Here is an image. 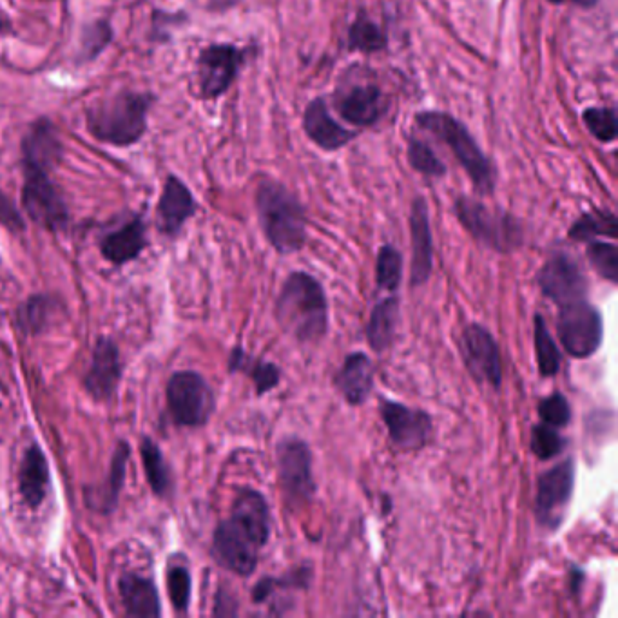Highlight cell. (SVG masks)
<instances>
[{
  "label": "cell",
  "mask_w": 618,
  "mask_h": 618,
  "mask_svg": "<svg viewBox=\"0 0 618 618\" xmlns=\"http://www.w3.org/2000/svg\"><path fill=\"white\" fill-rule=\"evenodd\" d=\"M281 329L300 343H318L329 330V301L325 289L307 272H292L276 301Z\"/></svg>",
  "instance_id": "6da1fadb"
},
{
  "label": "cell",
  "mask_w": 618,
  "mask_h": 618,
  "mask_svg": "<svg viewBox=\"0 0 618 618\" xmlns=\"http://www.w3.org/2000/svg\"><path fill=\"white\" fill-rule=\"evenodd\" d=\"M153 98L124 91L87 109V129L104 144L127 147L147 131V113Z\"/></svg>",
  "instance_id": "7a4b0ae2"
},
{
  "label": "cell",
  "mask_w": 618,
  "mask_h": 618,
  "mask_svg": "<svg viewBox=\"0 0 618 618\" xmlns=\"http://www.w3.org/2000/svg\"><path fill=\"white\" fill-rule=\"evenodd\" d=\"M256 207L272 247L281 254L300 251L307 238V222L300 202L285 187L265 182L256 193Z\"/></svg>",
  "instance_id": "3957f363"
},
{
  "label": "cell",
  "mask_w": 618,
  "mask_h": 618,
  "mask_svg": "<svg viewBox=\"0 0 618 618\" xmlns=\"http://www.w3.org/2000/svg\"><path fill=\"white\" fill-rule=\"evenodd\" d=\"M417 124L450 145L452 153L459 164L463 165L477 191L492 193L493 171L490 162L464 126L446 113H423L417 116Z\"/></svg>",
  "instance_id": "277c9868"
},
{
  "label": "cell",
  "mask_w": 618,
  "mask_h": 618,
  "mask_svg": "<svg viewBox=\"0 0 618 618\" xmlns=\"http://www.w3.org/2000/svg\"><path fill=\"white\" fill-rule=\"evenodd\" d=\"M455 211L464 229L477 242L484 243L493 251L512 252L521 247L524 234L521 225L512 216L493 213L483 203L475 202L472 198H459Z\"/></svg>",
  "instance_id": "5b68a950"
},
{
  "label": "cell",
  "mask_w": 618,
  "mask_h": 618,
  "mask_svg": "<svg viewBox=\"0 0 618 618\" xmlns=\"http://www.w3.org/2000/svg\"><path fill=\"white\" fill-rule=\"evenodd\" d=\"M167 406L176 425L198 428L213 416V390L196 372H176L167 385Z\"/></svg>",
  "instance_id": "8992f818"
},
{
  "label": "cell",
  "mask_w": 618,
  "mask_h": 618,
  "mask_svg": "<svg viewBox=\"0 0 618 618\" xmlns=\"http://www.w3.org/2000/svg\"><path fill=\"white\" fill-rule=\"evenodd\" d=\"M557 332L562 347L571 358H591L604 338V325L599 310L586 300L562 305L557 318Z\"/></svg>",
  "instance_id": "52a82bcc"
},
{
  "label": "cell",
  "mask_w": 618,
  "mask_h": 618,
  "mask_svg": "<svg viewBox=\"0 0 618 618\" xmlns=\"http://www.w3.org/2000/svg\"><path fill=\"white\" fill-rule=\"evenodd\" d=\"M22 207L33 222L48 231H60L68 225V207L48 171L24 167Z\"/></svg>",
  "instance_id": "ba28073f"
},
{
  "label": "cell",
  "mask_w": 618,
  "mask_h": 618,
  "mask_svg": "<svg viewBox=\"0 0 618 618\" xmlns=\"http://www.w3.org/2000/svg\"><path fill=\"white\" fill-rule=\"evenodd\" d=\"M278 472L287 503L301 506L314 499L316 481L312 475V454L300 437H285L278 445Z\"/></svg>",
  "instance_id": "9c48e42d"
},
{
  "label": "cell",
  "mask_w": 618,
  "mask_h": 618,
  "mask_svg": "<svg viewBox=\"0 0 618 618\" xmlns=\"http://www.w3.org/2000/svg\"><path fill=\"white\" fill-rule=\"evenodd\" d=\"M575 486V463L566 459L539 477L535 497V517L544 528L557 530L564 521Z\"/></svg>",
  "instance_id": "30bf717a"
},
{
  "label": "cell",
  "mask_w": 618,
  "mask_h": 618,
  "mask_svg": "<svg viewBox=\"0 0 618 618\" xmlns=\"http://www.w3.org/2000/svg\"><path fill=\"white\" fill-rule=\"evenodd\" d=\"M459 350L463 356L464 365L468 372L479 383H486L490 387H501L503 381V365H501V350L497 341L493 339L490 330L483 325L466 327L459 341Z\"/></svg>",
  "instance_id": "8fae6325"
},
{
  "label": "cell",
  "mask_w": 618,
  "mask_h": 618,
  "mask_svg": "<svg viewBox=\"0 0 618 618\" xmlns=\"http://www.w3.org/2000/svg\"><path fill=\"white\" fill-rule=\"evenodd\" d=\"M260 546L240 524L227 519L220 522L213 539V553L218 564L240 577H249L258 566Z\"/></svg>",
  "instance_id": "7c38bea8"
},
{
  "label": "cell",
  "mask_w": 618,
  "mask_h": 618,
  "mask_svg": "<svg viewBox=\"0 0 618 618\" xmlns=\"http://www.w3.org/2000/svg\"><path fill=\"white\" fill-rule=\"evenodd\" d=\"M537 280L542 294L559 307L573 301L586 300L588 278L579 263L566 254H557L546 261Z\"/></svg>",
  "instance_id": "4fadbf2b"
},
{
  "label": "cell",
  "mask_w": 618,
  "mask_h": 618,
  "mask_svg": "<svg viewBox=\"0 0 618 618\" xmlns=\"http://www.w3.org/2000/svg\"><path fill=\"white\" fill-rule=\"evenodd\" d=\"M379 414L387 426L390 441L401 450L423 448L432 434V417L423 410L390 399L379 403Z\"/></svg>",
  "instance_id": "5bb4252c"
},
{
  "label": "cell",
  "mask_w": 618,
  "mask_h": 618,
  "mask_svg": "<svg viewBox=\"0 0 618 618\" xmlns=\"http://www.w3.org/2000/svg\"><path fill=\"white\" fill-rule=\"evenodd\" d=\"M242 62V51L231 44H213L203 49L198 58V84L202 97L223 95L234 82Z\"/></svg>",
  "instance_id": "9a60e30c"
},
{
  "label": "cell",
  "mask_w": 618,
  "mask_h": 618,
  "mask_svg": "<svg viewBox=\"0 0 618 618\" xmlns=\"http://www.w3.org/2000/svg\"><path fill=\"white\" fill-rule=\"evenodd\" d=\"M122 379L120 350L113 339L100 338L93 350L91 367L87 370L86 388L97 401H107L115 396Z\"/></svg>",
  "instance_id": "2e32d148"
},
{
  "label": "cell",
  "mask_w": 618,
  "mask_h": 618,
  "mask_svg": "<svg viewBox=\"0 0 618 618\" xmlns=\"http://www.w3.org/2000/svg\"><path fill=\"white\" fill-rule=\"evenodd\" d=\"M410 234H412V269H410V285L423 287L432 276L434 265V245L432 231L428 220V209L423 198H417L412 203L410 214Z\"/></svg>",
  "instance_id": "e0dca14e"
},
{
  "label": "cell",
  "mask_w": 618,
  "mask_h": 618,
  "mask_svg": "<svg viewBox=\"0 0 618 618\" xmlns=\"http://www.w3.org/2000/svg\"><path fill=\"white\" fill-rule=\"evenodd\" d=\"M62 160V142L57 127L48 118H40L29 127L22 142V165L51 171Z\"/></svg>",
  "instance_id": "ac0fdd59"
},
{
  "label": "cell",
  "mask_w": 618,
  "mask_h": 618,
  "mask_svg": "<svg viewBox=\"0 0 618 618\" xmlns=\"http://www.w3.org/2000/svg\"><path fill=\"white\" fill-rule=\"evenodd\" d=\"M196 213V202L189 187L176 176L165 180L164 191L158 203V225L167 236L178 234L184 223Z\"/></svg>",
  "instance_id": "d6986e66"
},
{
  "label": "cell",
  "mask_w": 618,
  "mask_h": 618,
  "mask_svg": "<svg viewBox=\"0 0 618 618\" xmlns=\"http://www.w3.org/2000/svg\"><path fill=\"white\" fill-rule=\"evenodd\" d=\"M232 521L240 524L254 542L263 548L271 537V512L265 497L256 490L243 488L232 504Z\"/></svg>",
  "instance_id": "ffe728a7"
},
{
  "label": "cell",
  "mask_w": 618,
  "mask_h": 618,
  "mask_svg": "<svg viewBox=\"0 0 618 618\" xmlns=\"http://www.w3.org/2000/svg\"><path fill=\"white\" fill-rule=\"evenodd\" d=\"M334 385L348 405H363L374 388V365L367 354H348L334 377Z\"/></svg>",
  "instance_id": "44dd1931"
},
{
  "label": "cell",
  "mask_w": 618,
  "mask_h": 618,
  "mask_svg": "<svg viewBox=\"0 0 618 618\" xmlns=\"http://www.w3.org/2000/svg\"><path fill=\"white\" fill-rule=\"evenodd\" d=\"M339 115L356 126H370L385 113V100L374 86H356L338 98Z\"/></svg>",
  "instance_id": "7402d4cb"
},
{
  "label": "cell",
  "mask_w": 618,
  "mask_h": 618,
  "mask_svg": "<svg viewBox=\"0 0 618 618\" xmlns=\"http://www.w3.org/2000/svg\"><path fill=\"white\" fill-rule=\"evenodd\" d=\"M49 484V466L39 446H29L19 470L20 497L29 508H39Z\"/></svg>",
  "instance_id": "603a6c76"
},
{
  "label": "cell",
  "mask_w": 618,
  "mask_h": 618,
  "mask_svg": "<svg viewBox=\"0 0 618 618\" xmlns=\"http://www.w3.org/2000/svg\"><path fill=\"white\" fill-rule=\"evenodd\" d=\"M120 599L129 617H158L160 599L156 586L149 579L127 573L120 579Z\"/></svg>",
  "instance_id": "cb8c5ba5"
},
{
  "label": "cell",
  "mask_w": 618,
  "mask_h": 618,
  "mask_svg": "<svg viewBox=\"0 0 618 618\" xmlns=\"http://www.w3.org/2000/svg\"><path fill=\"white\" fill-rule=\"evenodd\" d=\"M305 131L309 133L310 138L319 147L329 149V151L338 149L354 138L352 131H347L345 127L339 126L338 122L329 115L323 100H314L307 107V111H305Z\"/></svg>",
  "instance_id": "d4e9b609"
},
{
  "label": "cell",
  "mask_w": 618,
  "mask_h": 618,
  "mask_svg": "<svg viewBox=\"0 0 618 618\" xmlns=\"http://www.w3.org/2000/svg\"><path fill=\"white\" fill-rule=\"evenodd\" d=\"M145 225L140 218H135L120 227L118 231L107 234L100 243V249L107 261L115 265H124L135 260L145 249Z\"/></svg>",
  "instance_id": "484cf974"
},
{
  "label": "cell",
  "mask_w": 618,
  "mask_h": 618,
  "mask_svg": "<svg viewBox=\"0 0 618 618\" xmlns=\"http://www.w3.org/2000/svg\"><path fill=\"white\" fill-rule=\"evenodd\" d=\"M397 321H399V300L392 296L379 301L368 319V345L376 352H385L396 336Z\"/></svg>",
  "instance_id": "4316f807"
},
{
  "label": "cell",
  "mask_w": 618,
  "mask_h": 618,
  "mask_svg": "<svg viewBox=\"0 0 618 618\" xmlns=\"http://www.w3.org/2000/svg\"><path fill=\"white\" fill-rule=\"evenodd\" d=\"M127 459H129V446L126 443H120L113 455V463H111L106 484H102V488L97 492H91V499H87V504L97 508L98 512L111 513L115 510L122 486L126 481Z\"/></svg>",
  "instance_id": "83f0119b"
},
{
  "label": "cell",
  "mask_w": 618,
  "mask_h": 618,
  "mask_svg": "<svg viewBox=\"0 0 618 618\" xmlns=\"http://www.w3.org/2000/svg\"><path fill=\"white\" fill-rule=\"evenodd\" d=\"M231 367L234 370H243L245 374H249L256 385L258 396H263L267 392H271L272 388L278 387L280 383V368L267 361L251 358L243 352L242 348H236L231 354Z\"/></svg>",
  "instance_id": "f1b7e54d"
},
{
  "label": "cell",
  "mask_w": 618,
  "mask_h": 618,
  "mask_svg": "<svg viewBox=\"0 0 618 618\" xmlns=\"http://www.w3.org/2000/svg\"><path fill=\"white\" fill-rule=\"evenodd\" d=\"M533 341H535V356L537 367L542 377L557 376L561 370L562 354L557 343L551 338L550 330L546 327L542 316H535V329H533Z\"/></svg>",
  "instance_id": "f546056e"
},
{
  "label": "cell",
  "mask_w": 618,
  "mask_h": 618,
  "mask_svg": "<svg viewBox=\"0 0 618 618\" xmlns=\"http://www.w3.org/2000/svg\"><path fill=\"white\" fill-rule=\"evenodd\" d=\"M140 454H142L145 475H147L151 490L156 495H167L171 490V475H169V468L165 464L164 455L160 452V448L155 445V441H151L147 437L142 441Z\"/></svg>",
  "instance_id": "4dcf8cb0"
},
{
  "label": "cell",
  "mask_w": 618,
  "mask_h": 618,
  "mask_svg": "<svg viewBox=\"0 0 618 618\" xmlns=\"http://www.w3.org/2000/svg\"><path fill=\"white\" fill-rule=\"evenodd\" d=\"M597 236L617 238V218L606 211L584 214L579 222L571 227L570 238L577 242H593Z\"/></svg>",
  "instance_id": "1f68e13d"
},
{
  "label": "cell",
  "mask_w": 618,
  "mask_h": 618,
  "mask_svg": "<svg viewBox=\"0 0 618 618\" xmlns=\"http://www.w3.org/2000/svg\"><path fill=\"white\" fill-rule=\"evenodd\" d=\"M401 269H403V260L396 247L383 245L377 254L376 263V281L379 289L390 290V292L397 290L401 283Z\"/></svg>",
  "instance_id": "d6a6232c"
},
{
  "label": "cell",
  "mask_w": 618,
  "mask_h": 618,
  "mask_svg": "<svg viewBox=\"0 0 618 618\" xmlns=\"http://www.w3.org/2000/svg\"><path fill=\"white\" fill-rule=\"evenodd\" d=\"M588 260L604 280L618 283V249L615 243L591 242Z\"/></svg>",
  "instance_id": "836d02e7"
},
{
  "label": "cell",
  "mask_w": 618,
  "mask_h": 618,
  "mask_svg": "<svg viewBox=\"0 0 618 618\" xmlns=\"http://www.w3.org/2000/svg\"><path fill=\"white\" fill-rule=\"evenodd\" d=\"M51 300L46 296H33L29 298L28 303L20 309L19 325L29 334H39L40 330L48 325L49 316H51Z\"/></svg>",
  "instance_id": "e575fe53"
},
{
  "label": "cell",
  "mask_w": 618,
  "mask_h": 618,
  "mask_svg": "<svg viewBox=\"0 0 618 618\" xmlns=\"http://www.w3.org/2000/svg\"><path fill=\"white\" fill-rule=\"evenodd\" d=\"M530 448L539 459L546 461V459H553V457L561 455L562 450H564V439L557 432V428L541 423V425L533 426Z\"/></svg>",
  "instance_id": "d590c367"
},
{
  "label": "cell",
  "mask_w": 618,
  "mask_h": 618,
  "mask_svg": "<svg viewBox=\"0 0 618 618\" xmlns=\"http://www.w3.org/2000/svg\"><path fill=\"white\" fill-rule=\"evenodd\" d=\"M111 39H113V28L107 20H98L95 24H91L82 33L80 58L86 62V60H93V58L98 57L107 48Z\"/></svg>",
  "instance_id": "8d00e7d4"
},
{
  "label": "cell",
  "mask_w": 618,
  "mask_h": 618,
  "mask_svg": "<svg viewBox=\"0 0 618 618\" xmlns=\"http://www.w3.org/2000/svg\"><path fill=\"white\" fill-rule=\"evenodd\" d=\"M348 39H350V46H352V48L365 51V53L383 49L385 48V44H387V39H385L383 31L377 28L374 22L363 19V17L354 22V26L350 28Z\"/></svg>",
  "instance_id": "74e56055"
},
{
  "label": "cell",
  "mask_w": 618,
  "mask_h": 618,
  "mask_svg": "<svg viewBox=\"0 0 618 618\" xmlns=\"http://www.w3.org/2000/svg\"><path fill=\"white\" fill-rule=\"evenodd\" d=\"M408 160L412 167L419 173L428 174V176H443L445 174V165L439 162V158L435 156L434 151L421 140H410L408 147Z\"/></svg>",
  "instance_id": "f35d334b"
},
{
  "label": "cell",
  "mask_w": 618,
  "mask_h": 618,
  "mask_svg": "<svg viewBox=\"0 0 618 618\" xmlns=\"http://www.w3.org/2000/svg\"><path fill=\"white\" fill-rule=\"evenodd\" d=\"M586 126L600 142H611L617 136V118L613 109L593 107L584 113Z\"/></svg>",
  "instance_id": "ab89813d"
},
{
  "label": "cell",
  "mask_w": 618,
  "mask_h": 618,
  "mask_svg": "<svg viewBox=\"0 0 618 618\" xmlns=\"http://www.w3.org/2000/svg\"><path fill=\"white\" fill-rule=\"evenodd\" d=\"M539 416H541L544 425L564 428V426L570 425L571 421L570 403L562 394H551V396L542 399L541 405H539Z\"/></svg>",
  "instance_id": "60d3db41"
},
{
  "label": "cell",
  "mask_w": 618,
  "mask_h": 618,
  "mask_svg": "<svg viewBox=\"0 0 618 618\" xmlns=\"http://www.w3.org/2000/svg\"><path fill=\"white\" fill-rule=\"evenodd\" d=\"M169 599L173 602L176 611H185L191 599V575L184 566H174L169 570L167 577Z\"/></svg>",
  "instance_id": "b9f144b4"
},
{
  "label": "cell",
  "mask_w": 618,
  "mask_h": 618,
  "mask_svg": "<svg viewBox=\"0 0 618 618\" xmlns=\"http://www.w3.org/2000/svg\"><path fill=\"white\" fill-rule=\"evenodd\" d=\"M0 223L13 232H22L26 229V223L19 209L2 191H0Z\"/></svg>",
  "instance_id": "7bdbcfd3"
},
{
  "label": "cell",
  "mask_w": 618,
  "mask_h": 618,
  "mask_svg": "<svg viewBox=\"0 0 618 618\" xmlns=\"http://www.w3.org/2000/svg\"><path fill=\"white\" fill-rule=\"evenodd\" d=\"M209 10L223 11L234 6L238 0H200Z\"/></svg>",
  "instance_id": "ee69618b"
},
{
  "label": "cell",
  "mask_w": 618,
  "mask_h": 618,
  "mask_svg": "<svg viewBox=\"0 0 618 618\" xmlns=\"http://www.w3.org/2000/svg\"><path fill=\"white\" fill-rule=\"evenodd\" d=\"M11 31V20L8 15H6V11L0 8V33H10Z\"/></svg>",
  "instance_id": "f6af8a7d"
},
{
  "label": "cell",
  "mask_w": 618,
  "mask_h": 618,
  "mask_svg": "<svg viewBox=\"0 0 618 618\" xmlns=\"http://www.w3.org/2000/svg\"><path fill=\"white\" fill-rule=\"evenodd\" d=\"M551 2H573V4H577V6L590 8V6H595L599 0H551Z\"/></svg>",
  "instance_id": "bcb514c9"
}]
</instances>
